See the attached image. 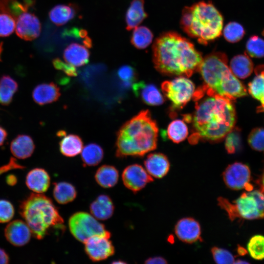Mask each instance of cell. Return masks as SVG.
<instances>
[{"label":"cell","instance_id":"cell-48","mask_svg":"<svg viewBox=\"0 0 264 264\" xmlns=\"http://www.w3.org/2000/svg\"><path fill=\"white\" fill-rule=\"evenodd\" d=\"M7 133L6 131L0 126V146H1L6 138Z\"/></svg>","mask_w":264,"mask_h":264},{"label":"cell","instance_id":"cell-12","mask_svg":"<svg viewBox=\"0 0 264 264\" xmlns=\"http://www.w3.org/2000/svg\"><path fill=\"white\" fill-rule=\"evenodd\" d=\"M110 238L96 236L88 239L84 243L85 252L91 261H102L114 254V247Z\"/></svg>","mask_w":264,"mask_h":264},{"label":"cell","instance_id":"cell-6","mask_svg":"<svg viewBox=\"0 0 264 264\" xmlns=\"http://www.w3.org/2000/svg\"><path fill=\"white\" fill-rule=\"evenodd\" d=\"M19 213L32 235L43 239L51 229H65L64 220L52 200L43 194L32 193L21 202Z\"/></svg>","mask_w":264,"mask_h":264},{"label":"cell","instance_id":"cell-50","mask_svg":"<svg viewBox=\"0 0 264 264\" xmlns=\"http://www.w3.org/2000/svg\"><path fill=\"white\" fill-rule=\"evenodd\" d=\"M238 252L239 254L241 255H244L246 253L247 251L244 248L239 246L238 248Z\"/></svg>","mask_w":264,"mask_h":264},{"label":"cell","instance_id":"cell-51","mask_svg":"<svg viewBox=\"0 0 264 264\" xmlns=\"http://www.w3.org/2000/svg\"><path fill=\"white\" fill-rule=\"evenodd\" d=\"M235 264H248V263L245 261L242 260H238L236 261H234Z\"/></svg>","mask_w":264,"mask_h":264},{"label":"cell","instance_id":"cell-29","mask_svg":"<svg viewBox=\"0 0 264 264\" xmlns=\"http://www.w3.org/2000/svg\"><path fill=\"white\" fill-rule=\"evenodd\" d=\"M255 77L248 85V92L261 105H264V65H260L254 69Z\"/></svg>","mask_w":264,"mask_h":264},{"label":"cell","instance_id":"cell-36","mask_svg":"<svg viewBox=\"0 0 264 264\" xmlns=\"http://www.w3.org/2000/svg\"><path fill=\"white\" fill-rule=\"evenodd\" d=\"M225 148L228 154H234L240 151L242 147L241 131L235 127L225 137Z\"/></svg>","mask_w":264,"mask_h":264},{"label":"cell","instance_id":"cell-22","mask_svg":"<svg viewBox=\"0 0 264 264\" xmlns=\"http://www.w3.org/2000/svg\"><path fill=\"white\" fill-rule=\"evenodd\" d=\"M91 214L96 219L105 220L110 219L113 215L114 205L111 198L108 195L102 194L98 196L89 206Z\"/></svg>","mask_w":264,"mask_h":264},{"label":"cell","instance_id":"cell-17","mask_svg":"<svg viewBox=\"0 0 264 264\" xmlns=\"http://www.w3.org/2000/svg\"><path fill=\"white\" fill-rule=\"evenodd\" d=\"M145 169L153 177L161 178L168 173L170 163L168 157L160 153H154L147 155L144 161Z\"/></svg>","mask_w":264,"mask_h":264},{"label":"cell","instance_id":"cell-11","mask_svg":"<svg viewBox=\"0 0 264 264\" xmlns=\"http://www.w3.org/2000/svg\"><path fill=\"white\" fill-rule=\"evenodd\" d=\"M122 178L125 186L134 193L154 180L146 169L138 164H132L126 167L123 171Z\"/></svg>","mask_w":264,"mask_h":264},{"label":"cell","instance_id":"cell-19","mask_svg":"<svg viewBox=\"0 0 264 264\" xmlns=\"http://www.w3.org/2000/svg\"><path fill=\"white\" fill-rule=\"evenodd\" d=\"M61 96L59 87L53 83H43L37 85L32 92V98L35 102L44 105L54 102Z\"/></svg>","mask_w":264,"mask_h":264},{"label":"cell","instance_id":"cell-49","mask_svg":"<svg viewBox=\"0 0 264 264\" xmlns=\"http://www.w3.org/2000/svg\"><path fill=\"white\" fill-rule=\"evenodd\" d=\"M261 191L264 194V169L260 181Z\"/></svg>","mask_w":264,"mask_h":264},{"label":"cell","instance_id":"cell-16","mask_svg":"<svg viewBox=\"0 0 264 264\" xmlns=\"http://www.w3.org/2000/svg\"><path fill=\"white\" fill-rule=\"evenodd\" d=\"M132 88L135 95L148 105L159 106L164 102L163 95L154 84L141 81L135 82Z\"/></svg>","mask_w":264,"mask_h":264},{"label":"cell","instance_id":"cell-4","mask_svg":"<svg viewBox=\"0 0 264 264\" xmlns=\"http://www.w3.org/2000/svg\"><path fill=\"white\" fill-rule=\"evenodd\" d=\"M198 72L203 80V86L215 94L233 101L247 94L245 87L231 71L223 52H214L205 56Z\"/></svg>","mask_w":264,"mask_h":264},{"label":"cell","instance_id":"cell-34","mask_svg":"<svg viewBox=\"0 0 264 264\" xmlns=\"http://www.w3.org/2000/svg\"><path fill=\"white\" fill-rule=\"evenodd\" d=\"M167 134L169 139L174 143H180L188 136V127L183 120H174L168 125Z\"/></svg>","mask_w":264,"mask_h":264},{"label":"cell","instance_id":"cell-44","mask_svg":"<svg viewBox=\"0 0 264 264\" xmlns=\"http://www.w3.org/2000/svg\"><path fill=\"white\" fill-rule=\"evenodd\" d=\"M52 64L55 69L63 71L68 76H76L78 74V71L75 66L66 62H64L59 58L54 59Z\"/></svg>","mask_w":264,"mask_h":264},{"label":"cell","instance_id":"cell-42","mask_svg":"<svg viewBox=\"0 0 264 264\" xmlns=\"http://www.w3.org/2000/svg\"><path fill=\"white\" fill-rule=\"evenodd\" d=\"M211 251L214 260L217 264H232L235 261L233 255L226 249L214 246Z\"/></svg>","mask_w":264,"mask_h":264},{"label":"cell","instance_id":"cell-53","mask_svg":"<svg viewBox=\"0 0 264 264\" xmlns=\"http://www.w3.org/2000/svg\"><path fill=\"white\" fill-rule=\"evenodd\" d=\"M258 111H259L264 112V105H263V106H260L258 108Z\"/></svg>","mask_w":264,"mask_h":264},{"label":"cell","instance_id":"cell-39","mask_svg":"<svg viewBox=\"0 0 264 264\" xmlns=\"http://www.w3.org/2000/svg\"><path fill=\"white\" fill-rule=\"evenodd\" d=\"M248 142L253 150L264 153V128L253 129L248 135Z\"/></svg>","mask_w":264,"mask_h":264},{"label":"cell","instance_id":"cell-27","mask_svg":"<svg viewBox=\"0 0 264 264\" xmlns=\"http://www.w3.org/2000/svg\"><path fill=\"white\" fill-rule=\"evenodd\" d=\"M119 172L113 166L104 165L99 167L95 174L96 182L102 187L111 188L117 183Z\"/></svg>","mask_w":264,"mask_h":264},{"label":"cell","instance_id":"cell-14","mask_svg":"<svg viewBox=\"0 0 264 264\" xmlns=\"http://www.w3.org/2000/svg\"><path fill=\"white\" fill-rule=\"evenodd\" d=\"M31 231L25 221L16 220L9 222L4 229V236L8 242L16 246L26 244L30 240Z\"/></svg>","mask_w":264,"mask_h":264},{"label":"cell","instance_id":"cell-23","mask_svg":"<svg viewBox=\"0 0 264 264\" xmlns=\"http://www.w3.org/2000/svg\"><path fill=\"white\" fill-rule=\"evenodd\" d=\"M147 17L148 14L144 9V0H132L126 13V30L133 29Z\"/></svg>","mask_w":264,"mask_h":264},{"label":"cell","instance_id":"cell-9","mask_svg":"<svg viewBox=\"0 0 264 264\" xmlns=\"http://www.w3.org/2000/svg\"><path fill=\"white\" fill-rule=\"evenodd\" d=\"M161 90L171 102L174 110L182 109L193 98L196 88L194 84L188 77L178 76L161 84Z\"/></svg>","mask_w":264,"mask_h":264},{"label":"cell","instance_id":"cell-24","mask_svg":"<svg viewBox=\"0 0 264 264\" xmlns=\"http://www.w3.org/2000/svg\"><path fill=\"white\" fill-rule=\"evenodd\" d=\"M35 145L32 138L21 134L15 138L10 144V151L13 156L19 159L29 157L34 152Z\"/></svg>","mask_w":264,"mask_h":264},{"label":"cell","instance_id":"cell-30","mask_svg":"<svg viewBox=\"0 0 264 264\" xmlns=\"http://www.w3.org/2000/svg\"><path fill=\"white\" fill-rule=\"evenodd\" d=\"M53 195L58 203L66 204L74 200L77 196V191L72 184L62 181L54 183Z\"/></svg>","mask_w":264,"mask_h":264},{"label":"cell","instance_id":"cell-18","mask_svg":"<svg viewBox=\"0 0 264 264\" xmlns=\"http://www.w3.org/2000/svg\"><path fill=\"white\" fill-rule=\"evenodd\" d=\"M25 183L28 189L35 193L43 194L50 186V177L44 169L36 168L28 173Z\"/></svg>","mask_w":264,"mask_h":264},{"label":"cell","instance_id":"cell-7","mask_svg":"<svg viewBox=\"0 0 264 264\" xmlns=\"http://www.w3.org/2000/svg\"><path fill=\"white\" fill-rule=\"evenodd\" d=\"M218 202L231 220L237 218L249 220L264 218V194L261 190L244 192L232 203L219 197Z\"/></svg>","mask_w":264,"mask_h":264},{"label":"cell","instance_id":"cell-25","mask_svg":"<svg viewBox=\"0 0 264 264\" xmlns=\"http://www.w3.org/2000/svg\"><path fill=\"white\" fill-rule=\"evenodd\" d=\"M229 66L232 73L237 78L242 79L249 77L254 69L253 63L246 53L234 56Z\"/></svg>","mask_w":264,"mask_h":264},{"label":"cell","instance_id":"cell-10","mask_svg":"<svg viewBox=\"0 0 264 264\" xmlns=\"http://www.w3.org/2000/svg\"><path fill=\"white\" fill-rule=\"evenodd\" d=\"M226 186L233 190H253L251 184V171L249 167L242 163L236 162L229 165L222 173Z\"/></svg>","mask_w":264,"mask_h":264},{"label":"cell","instance_id":"cell-45","mask_svg":"<svg viewBox=\"0 0 264 264\" xmlns=\"http://www.w3.org/2000/svg\"><path fill=\"white\" fill-rule=\"evenodd\" d=\"M24 168V167L19 164L14 158H11L8 163L0 167V176L13 169H22Z\"/></svg>","mask_w":264,"mask_h":264},{"label":"cell","instance_id":"cell-46","mask_svg":"<svg viewBox=\"0 0 264 264\" xmlns=\"http://www.w3.org/2000/svg\"><path fill=\"white\" fill-rule=\"evenodd\" d=\"M167 263V260L161 256L150 257L145 261L146 264H166Z\"/></svg>","mask_w":264,"mask_h":264},{"label":"cell","instance_id":"cell-41","mask_svg":"<svg viewBox=\"0 0 264 264\" xmlns=\"http://www.w3.org/2000/svg\"><path fill=\"white\" fill-rule=\"evenodd\" d=\"M118 78L126 86H132L137 79V73L135 69L130 65L121 66L117 72Z\"/></svg>","mask_w":264,"mask_h":264},{"label":"cell","instance_id":"cell-20","mask_svg":"<svg viewBox=\"0 0 264 264\" xmlns=\"http://www.w3.org/2000/svg\"><path fill=\"white\" fill-rule=\"evenodd\" d=\"M90 52L85 45L76 43L69 44L64 50L65 61L75 67L82 66L89 61Z\"/></svg>","mask_w":264,"mask_h":264},{"label":"cell","instance_id":"cell-1","mask_svg":"<svg viewBox=\"0 0 264 264\" xmlns=\"http://www.w3.org/2000/svg\"><path fill=\"white\" fill-rule=\"evenodd\" d=\"M192 98L195 110L191 115L193 132L189 142L195 144L199 140L211 143L222 140L235 127L233 101L208 92L202 86L196 89Z\"/></svg>","mask_w":264,"mask_h":264},{"label":"cell","instance_id":"cell-31","mask_svg":"<svg viewBox=\"0 0 264 264\" xmlns=\"http://www.w3.org/2000/svg\"><path fill=\"white\" fill-rule=\"evenodd\" d=\"M104 157L102 148L96 143H89L83 148L81 158L86 166H95L99 164Z\"/></svg>","mask_w":264,"mask_h":264},{"label":"cell","instance_id":"cell-13","mask_svg":"<svg viewBox=\"0 0 264 264\" xmlns=\"http://www.w3.org/2000/svg\"><path fill=\"white\" fill-rule=\"evenodd\" d=\"M16 20L15 29L19 37L25 41H32L40 36L41 24L35 14L27 11Z\"/></svg>","mask_w":264,"mask_h":264},{"label":"cell","instance_id":"cell-38","mask_svg":"<svg viewBox=\"0 0 264 264\" xmlns=\"http://www.w3.org/2000/svg\"><path fill=\"white\" fill-rule=\"evenodd\" d=\"M246 51L251 57H264V40L256 35L250 37L246 44Z\"/></svg>","mask_w":264,"mask_h":264},{"label":"cell","instance_id":"cell-2","mask_svg":"<svg viewBox=\"0 0 264 264\" xmlns=\"http://www.w3.org/2000/svg\"><path fill=\"white\" fill-rule=\"evenodd\" d=\"M153 62L161 74L189 77L198 72L203 57L188 39L175 31L160 34L153 46Z\"/></svg>","mask_w":264,"mask_h":264},{"label":"cell","instance_id":"cell-5","mask_svg":"<svg viewBox=\"0 0 264 264\" xmlns=\"http://www.w3.org/2000/svg\"><path fill=\"white\" fill-rule=\"evenodd\" d=\"M223 24L221 14L211 1H200L185 6L180 20L183 31L204 45L221 36Z\"/></svg>","mask_w":264,"mask_h":264},{"label":"cell","instance_id":"cell-47","mask_svg":"<svg viewBox=\"0 0 264 264\" xmlns=\"http://www.w3.org/2000/svg\"><path fill=\"white\" fill-rule=\"evenodd\" d=\"M9 262L8 255L3 249L0 248V264H7Z\"/></svg>","mask_w":264,"mask_h":264},{"label":"cell","instance_id":"cell-35","mask_svg":"<svg viewBox=\"0 0 264 264\" xmlns=\"http://www.w3.org/2000/svg\"><path fill=\"white\" fill-rule=\"evenodd\" d=\"M223 35L224 39L231 43H236L241 41L245 35L243 27L236 22H228L224 27Z\"/></svg>","mask_w":264,"mask_h":264},{"label":"cell","instance_id":"cell-52","mask_svg":"<svg viewBox=\"0 0 264 264\" xmlns=\"http://www.w3.org/2000/svg\"><path fill=\"white\" fill-rule=\"evenodd\" d=\"M2 50H3L2 43H0V61H1V55L2 53Z\"/></svg>","mask_w":264,"mask_h":264},{"label":"cell","instance_id":"cell-33","mask_svg":"<svg viewBox=\"0 0 264 264\" xmlns=\"http://www.w3.org/2000/svg\"><path fill=\"white\" fill-rule=\"evenodd\" d=\"M154 35L146 26H137L133 29L131 37V43L136 48L143 49L147 48L153 42Z\"/></svg>","mask_w":264,"mask_h":264},{"label":"cell","instance_id":"cell-37","mask_svg":"<svg viewBox=\"0 0 264 264\" xmlns=\"http://www.w3.org/2000/svg\"><path fill=\"white\" fill-rule=\"evenodd\" d=\"M247 248L253 259L257 260L264 259V236L256 235L251 237L247 243Z\"/></svg>","mask_w":264,"mask_h":264},{"label":"cell","instance_id":"cell-32","mask_svg":"<svg viewBox=\"0 0 264 264\" xmlns=\"http://www.w3.org/2000/svg\"><path fill=\"white\" fill-rule=\"evenodd\" d=\"M18 88L17 83L12 77L5 75L1 76L0 78V104L9 105Z\"/></svg>","mask_w":264,"mask_h":264},{"label":"cell","instance_id":"cell-8","mask_svg":"<svg viewBox=\"0 0 264 264\" xmlns=\"http://www.w3.org/2000/svg\"><path fill=\"white\" fill-rule=\"evenodd\" d=\"M68 227L71 234L79 242L85 243L96 236L110 237V233L104 225L91 214L85 212L73 214L69 219Z\"/></svg>","mask_w":264,"mask_h":264},{"label":"cell","instance_id":"cell-21","mask_svg":"<svg viewBox=\"0 0 264 264\" xmlns=\"http://www.w3.org/2000/svg\"><path fill=\"white\" fill-rule=\"evenodd\" d=\"M79 10L78 6L75 3L60 4L54 6L49 12L48 16L52 22L60 26L73 19Z\"/></svg>","mask_w":264,"mask_h":264},{"label":"cell","instance_id":"cell-26","mask_svg":"<svg viewBox=\"0 0 264 264\" xmlns=\"http://www.w3.org/2000/svg\"><path fill=\"white\" fill-rule=\"evenodd\" d=\"M59 142L61 153L67 157H74L79 154L83 148L81 137L76 134H64Z\"/></svg>","mask_w":264,"mask_h":264},{"label":"cell","instance_id":"cell-40","mask_svg":"<svg viewBox=\"0 0 264 264\" xmlns=\"http://www.w3.org/2000/svg\"><path fill=\"white\" fill-rule=\"evenodd\" d=\"M16 27V19L11 15L3 13H0V37L10 36Z\"/></svg>","mask_w":264,"mask_h":264},{"label":"cell","instance_id":"cell-15","mask_svg":"<svg viewBox=\"0 0 264 264\" xmlns=\"http://www.w3.org/2000/svg\"><path fill=\"white\" fill-rule=\"evenodd\" d=\"M174 230L177 237L184 242L193 243L201 241L200 225L192 218L179 220L176 222Z\"/></svg>","mask_w":264,"mask_h":264},{"label":"cell","instance_id":"cell-43","mask_svg":"<svg viewBox=\"0 0 264 264\" xmlns=\"http://www.w3.org/2000/svg\"><path fill=\"white\" fill-rule=\"evenodd\" d=\"M14 213V208L11 202L6 199H0V223L10 221Z\"/></svg>","mask_w":264,"mask_h":264},{"label":"cell","instance_id":"cell-28","mask_svg":"<svg viewBox=\"0 0 264 264\" xmlns=\"http://www.w3.org/2000/svg\"><path fill=\"white\" fill-rule=\"evenodd\" d=\"M34 3L33 0H0V13L9 14L16 19L28 11Z\"/></svg>","mask_w":264,"mask_h":264},{"label":"cell","instance_id":"cell-3","mask_svg":"<svg viewBox=\"0 0 264 264\" xmlns=\"http://www.w3.org/2000/svg\"><path fill=\"white\" fill-rule=\"evenodd\" d=\"M158 128L148 110L126 122L116 134L115 155L118 158L142 157L155 150Z\"/></svg>","mask_w":264,"mask_h":264}]
</instances>
